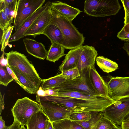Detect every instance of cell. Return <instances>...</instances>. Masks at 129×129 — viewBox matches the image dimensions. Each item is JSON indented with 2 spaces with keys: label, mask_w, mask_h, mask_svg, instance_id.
Wrapping results in <instances>:
<instances>
[{
  "label": "cell",
  "mask_w": 129,
  "mask_h": 129,
  "mask_svg": "<svg viewBox=\"0 0 129 129\" xmlns=\"http://www.w3.org/2000/svg\"><path fill=\"white\" fill-rule=\"evenodd\" d=\"M48 51L46 60L55 63L60 58L64 56L65 48L61 45L53 42Z\"/></svg>",
  "instance_id": "7402d4cb"
},
{
  "label": "cell",
  "mask_w": 129,
  "mask_h": 129,
  "mask_svg": "<svg viewBox=\"0 0 129 129\" xmlns=\"http://www.w3.org/2000/svg\"><path fill=\"white\" fill-rule=\"evenodd\" d=\"M58 96L76 98L108 106L115 102L109 97L93 95L74 91H59Z\"/></svg>",
  "instance_id": "7c38bea8"
},
{
  "label": "cell",
  "mask_w": 129,
  "mask_h": 129,
  "mask_svg": "<svg viewBox=\"0 0 129 129\" xmlns=\"http://www.w3.org/2000/svg\"><path fill=\"white\" fill-rule=\"evenodd\" d=\"M20 124L17 120L14 119L13 123L8 126V129H21Z\"/></svg>",
  "instance_id": "d590c367"
},
{
  "label": "cell",
  "mask_w": 129,
  "mask_h": 129,
  "mask_svg": "<svg viewBox=\"0 0 129 129\" xmlns=\"http://www.w3.org/2000/svg\"><path fill=\"white\" fill-rule=\"evenodd\" d=\"M21 129H26L24 126H21Z\"/></svg>",
  "instance_id": "c3c4849f"
},
{
  "label": "cell",
  "mask_w": 129,
  "mask_h": 129,
  "mask_svg": "<svg viewBox=\"0 0 129 129\" xmlns=\"http://www.w3.org/2000/svg\"><path fill=\"white\" fill-rule=\"evenodd\" d=\"M18 3L17 0H0V11H3L5 14L10 24L13 22L15 17Z\"/></svg>",
  "instance_id": "ffe728a7"
},
{
  "label": "cell",
  "mask_w": 129,
  "mask_h": 129,
  "mask_svg": "<svg viewBox=\"0 0 129 129\" xmlns=\"http://www.w3.org/2000/svg\"><path fill=\"white\" fill-rule=\"evenodd\" d=\"M8 66L11 69L22 88L30 94H36L42 80L33 64L23 54L12 50L4 52Z\"/></svg>",
  "instance_id": "6da1fadb"
},
{
  "label": "cell",
  "mask_w": 129,
  "mask_h": 129,
  "mask_svg": "<svg viewBox=\"0 0 129 129\" xmlns=\"http://www.w3.org/2000/svg\"><path fill=\"white\" fill-rule=\"evenodd\" d=\"M53 129H85L75 121L65 119L52 122Z\"/></svg>",
  "instance_id": "484cf974"
},
{
  "label": "cell",
  "mask_w": 129,
  "mask_h": 129,
  "mask_svg": "<svg viewBox=\"0 0 129 129\" xmlns=\"http://www.w3.org/2000/svg\"></svg>",
  "instance_id": "681fc988"
},
{
  "label": "cell",
  "mask_w": 129,
  "mask_h": 129,
  "mask_svg": "<svg viewBox=\"0 0 129 129\" xmlns=\"http://www.w3.org/2000/svg\"><path fill=\"white\" fill-rule=\"evenodd\" d=\"M48 120L42 109L33 114L28 122L27 129H46Z\"/></svg>",
  "instance_id": "d6986e66"
},
{
  "label": "cell",
  "mask_w": 129,
  "mask_h": 129,
  "mask_svg": "<svg viewBox=\"0 0 129 129\" xmlns=\"http://www.w3.org/2000/svg\"><path fill=\"white\" fill-rule=\"evenodd\" d=\"M42 109L38 103L25 97L17 100L11 111L14 119L19 122L20 126H26L33 114Z\"/></svg>",
  "instance_id": "8992f818"
},
{
  "label": "cell",
  "mask_w": 129,
  "mask_h": 129,
  "mask_svg": "<svg viewBox=\"0 0 129 129\" xmlns=\"http://www.w3.org/2000/svg\"><path fill=\"white\" fill-rule=\"evenodd\" d=\"M129 120V113L125 116L123 120Z\"/></svg>",
  "instance_id": "bcb514c9"
},
{
  "label": "cell",
  "mask_w": 129,
  "mask_h": 129,
  "mask_svg": "<svg viewBox=\"0 0 129 129\" xmlns=\"http://www.w3.org/2000/svg\"><path fill=\"white\" fill-rule=\"evenodd\" d=\"M36 94L37 95L39 96H47L46 91L43 90L41 86L39 87L37 91Z\"/></svg>",
  "instance_id": "8d00e7d4"
},
{
  "label": "cell",
  "mask_w": 129,
  "mask_h": 129,
  "mask_svg": "<svg viewBox=\"0 0 129 129\" xmlns=\"http://www.w3.org/2000/svg\"><path fill=\"white\" fill-rule=\"evenodd\" d=\"M90 67L83 70L80 73V75L76 78L73 80H66L58 86L53 89L59 91H74L93 95H100L96 91L90 80L89 77Z\"/></svg>",
  "instance_id": "5b68a950"
},
{
  "label": "cell",
  "mask_w": 129,
  "mask_h": 129,
  "mask_svg": "<svg viewBox=\"0 0 129 129\" xmlns=\"http://www.w3.org/2000/svg\"><path fill=\"white\" fill-rule=\"evenodd\" d=\"M51 12L53 17L50 24L55 25L60 30L64 38L62 46L65 49H72L82 45L85 37L72 21L52 9Z\"/></svg>",
  "instance_id": "7a4b0ae2"
},
{
  "label": "cell",
  "mask_w": 129,
  "mask_h": 129,
  "mask_svg": "<svg viewBox=\"0 0 129 129\" xmlns=\"http://www.w3.org/2000/svg\"><path fill=\"white\" fill-rule=\"evenodd\" d=\"M121 1L124 10V24L125 25L129 23V0H121Z\"/></svg>",
  "instance_id": "d6a6232c"
},
{
  "label": "cell",
  "mask_w": 129,
  "mask_h": 129,
  "mask_svg": "<svg viewBox=\"0 0 129 129\" xmlns=\"http://www.w3.org/2000/svg\"><path fill=\"white\" fill-rule=\"evenodd\" d=\"M123 28L125 31L129 33V23L124 25Z\"/></svg>",
  "instance_id": "ee69618b"
},
{
  "label": "cell",
  "mask_w": 129,
  "mask_h": 129,
  "mask_svg": "<svg viewBox=\"0 0 129 129\" xmlns=\"http://www.w3.org/2000/svg\"><path fill=\"white\" fill-rule=\"evenodd\" d=\"M4 52H3V54L0 57V64L3 66H6L7 65L8 61L6 58H4Z\"/></svg>",
  "instance_id": "74e56055"
},
{
  "label": "cell",
  "mask_w": 129,
  "mask_h": 129,
  "mask_svg": "<svg viewBox=\"0 0 129 129\" xmlns=\"http://www.w3.org/2000/svg\"><path fill=\"white\" fill-rule=\"evenodd\" d=\"M23 41L26 50L29 54L41 59L46 58L48 51L42 43L28 38L23 39Z\"/></svg>",
  "instance_id": "2e32d148"
},
{
  "label": "cell",
  "mask_w": 129,
  "mask_h": 129,
  "mask_svg": "<svg viewBox=\"0 0 129 129\" xmlns=\"http://www.w3.org/2000/svg\"><path fill=\"white\" fill-rule=\"evenodd\" d=\"M82 49V45L76 49H71L66 55L62 63L59 67L62 72L77 68Z\"/></svg>",
  "instance_id": "ac0fdd59"
},
{
  "label": "cell",
  "mask_w": 129,
  "mask_h": 129,
  "mask_svg": "<svg viewBox=\"0 0 129 129\" xmlns=\"http://www.w3.org/2000/svg\"><path fill=\"white\" fill-rule=\"evenodd\" d=\"M121 125L122 129H129V120H123Z\"/></svg>",
  "instance_id": "f35d334b"
},
{
  "label": "cell",
  "mask_w": 129,
  "mask_h": 129,
  "mask_svg": "<svg viewBox=\"0 0 129 129\" xmlns=\"http://www.w3.org/2000/svg\"><path fill=\"white\" fill-rule=\"evenodd\" d=\"M111 129H122V128H120V127H119L118 126H117L116 127H114V128H112Z\"/></svg>",
  "instance_id": "7dc6e473"
},
{
  "label": "cell",
  "mask_w": 129,
  "mask_h": 129,
  "mask_svg": "<svg viewBox=\"0 0 129 129\" xmlns=\"http://www.w3.org/2000/svg\"><path fill=\"white\" fill-rule=\"evenodd\" d=\"M122 48L126 51L127 55L129 56V43H125L123 44Z\"/></svg>",
  "instance_id": "b9f144b4"
},
{
  "label": "cell",
  "mask_w": 129,
  "mask_h": 129,
  "mask_svg": "<svg viewBox=\"0 0 129 129\" xmlns=\"http://www.w3.org/2000/svg\"><path fill=\"white\" fill-rule=\"evenodd\" d=\"M91 112L88 111L72 110L67 115V118L74 121H88L91 118Z\"/></svg>",
  "instance_id": "4316f807"
},
{
  "label": "cell",
  "mask_w": 129,
  "mask_h": 129,
  "mask_svg": "<svg viewBox=\"0 0 129 129\" xmlns=\"http://www.w3.org/2000/svg\"><path fill=\"white\" fill-rule=\"evenodd\" d=\"M89 77L93 87L98 94L102 96L109 97L107 84L96 71L94 65L90 67Z\"/></svg>",
  "instance_id": "9a60e30c"
},
{
  "label": "cell",
  "mask_w": 129,
  "mask_h": 129,
  "mask_svg": "<svg viewBox=\"0 0 129 129\" xmlns=\"http://www.w3.org/2000/svg\"><path fill=\"white\" fill-rule=\"evenodd\" d=\"M66 80L61 73L47 79L42 80L41 86L43 90H46L58 86Z\"/></svg>",
  "instance_id": "cb8c5ba5"
},
{
  "label": "cell",
  "mask_w": 129,
  "mask_h": 129,
  "mask_svg": "<svg viewBox=\"0 0 129 129\" xmlns=\"http://www.w3.org/2000/svg\"><path fill=\"white\" fill-rule=\"evenodd\" d=\"M14 26L10 25L4 32L2 40L0 44L1 45V50L4 52L5 48L8 44L10 37Z\"/></svg>",
  "instance_id": "f546056e"
},
{
  "label": "cell",
  "mask_w": 129,
  "mask_h": 129,
  "mask_svg": "<svg viewBox=\"0 0 129 129\" xmlns=\"http://www.w3.org/2000/svg\"><path fill=\"white\" fill-rule=\"evenodd\" d=\"M14 78L9 73L6 66L0 65V84L7 86Z\"/></svg>",
  "instance_id": "83f0119b"
},
{
  "label": "cell",
  "mask_w": 129,
  "mask_h": 129,
  "mask_svg": "<svg viewBox=\"0 0 129 129\" xmlns=\"http://www.w3.org/2000/svg\"><path fill=\"white\" fill-rule=\"evenodd\" d=\"M4 98L1 94V92L0 94V114L2 112V111L4 109Z\"/></svg>",
  "instance_id": "ab89813d"
},
{
  "label": "cell",
  "mask_w": 129,
  "mask_h": 129,
  "mask_svg": "<svg viewBox=\"0 0 129 129\" xmlns=\"http://www.w3.org/2000/svg\"><path fill=\"white\" fill-rule=\"evenodd\" d=\"M36 101L40 105L42 110L51 122L67 119L68 109L55 103L36 98Z\"/></svg>",
  "instance_id": "30bf717a"
},
{
  "label": "cell",
  "mask_w": 129,
  "mask_h": 129,
  "mask_svg": "<svg viewBox=\"0 0 129 129\" xmlns=\"http://www.w3.org/2000/svg\"><path fill=\"white\" fill-rule=\"evenodd\" d=\"M45 1V0H18L13 25L15 32L25 21L42 6Z\"/></svg>",
  "instance_id": "52a82bcc"
},
{
  "label": "cell",
  "mask_w": 129,
  "mask_h": 129,
  "mask_svg": "<svg viewBox=\"0 0 129 129\" xmlns=\"http://www.w3.org/2000/svg\"><path fill=\"white\" fill-rule=\"evenodd\" d=\"M46 129H53L52 123L49 120L47 121Z\"/></svg>",
  "instance_id": "7bdbcfd3"
},
{
  "label": "cell",
  "mask_w": 129,
  "mask_h": 129,
  "mask_svg": "<svg viewBox=\"0 0 129 129\" xmlns=\"http://www.w3.org/2000/svg\"><path fill=\"white\" fill-rule=\"evenodd\" d=\"M117 37L122 41L129 42V33L125 31L123 28L118 33Z\"/></svg>",
  "instance_id": "836d02e7"
},
{
  "label": "cell",
  "mask_w": 129,
  "mask_h": 129,
  "mask_svg": "<svg viewBox=\"0 0 129 129\" xmlns=\"http://www.w3.org/2000/svg\"><path fill=\"white\" fill-rule=\"evenodd\" d=\"M4 31L0 28V43L1 42Z\"/></svg>",
  "instance_id": "f6af8a7d"
},
{
  "label": "cell",
  "mask_w": 129,
  "mask_h": 129,
  "mask_svg": "<svg viewBox=\"0 0 129 129\" xmlns=\"http://www.w3.org/2000/svg\"><path fill=\"white\" fill-rule=\"evenodd\" d=\"M51 6L52 9L71 21L81 12L79 9L60 1L53 2Z\"/></svg>",
  "instance_id": "e0dca14e"
},
{
  "label": "cell",
  "mask_w": 129,
  "mask_h": 129,
  "mask_svg": "<svg viewBox=\"0 0 129 129\" xmlns=\"http://www.w3.org/2000/svg\"><path fill=\"white\" fill-rule=\"evenodd\" d=\"M118 126L103 116L99 121L96 129H111Z\"/></svg>",
  "instance_id": "f1b7e54d"
},
{
  "label": "cell",
  "mask_w": 129,
  "mask_h": 129,
  "mask_svg": "<svg viewBox=\"0 0 129 129\" xmlns=\"http://www.w3.org/2000/svg\"><path fill=\"white\" fill-rule=\"evenodd\" d=\"M103 116L117 125L129 113V97L116 101L102 112Z\"/></svg>",
  "instance_id": "9c48e42d"
},
{
  "label": "cell",
  "mask_w": 129,
  "mask_h": 129,
  "mask_svg": "<svg viewBox=\"0 0 129 129\" xmlns=\"http://www.w3.org/2000/svg\"><path fill=\"white\" fill-rule=\"evenodd\" d=\"M61 74L66 80H73L80 75L79 71L77 68L63 71L61 72Z\"/></svg>",
  "instance_id": "4dcf8cb0"
},
{
  "label": "cell",
  "mask_w": 129,
  "mask_h": 129,
  "mask_svg": "<svg viewBox=\"0 0 129 129\" xmlns=\"http://www.w3.org/2000/svg\"><path fill=\"white\" fill-rule=\"evenodd\" d=\"M51 2H46L44 5L38 10L28 18L22 24L18 30L11 36L9 42L19 40L24 37V35L37 18L50 7Z\"/></svg>",
  "instance_id": "4fadbf2b"
},
{
  "label": "cell",
  "mask_w": 129,
  "mask_h": 129,
  "mask_svg": "<svg viewBox=\"0 0 129 129\" xmlns=\"http://www.w3.org/2000/svg\"><path fill=\"white\" fill-rule=\"evenodd\" d=\"M9 127L5 124V121L2 118V116H0V129H8Z\"/></svg>",
  "instance_id": "60d3db41"
},
{
  "label": "cell",
  "mask_w": 129,
  "mask_h": 129,
  "mask_svg": "<svg viewBox=\"0 0 129 129\" xmlns=\"http://www.w3.org/2000/svg\"><path fill=\"white\" fill-rule=\"evenodd\" d=\"M121 8L118 0H86L84 11L89 16L104 17L116 15Z\"/></svg>",
  "instance_id": "277c9868"
},
{
  "label": "cell",
  "mask_w": 129,
  "mask_h": 129,
  "mask_svg": "<svg viewBox=\"0 0 129 129\" xmlns=\"http://www.w3.org/2000/svg\"><path fill=\"white\" fill-rule=\"evenodd\" d=\"M91 116L88 121H75L85 129H96L97 124L103 116L102 112H91Z\"/></svg>",
  "instance_id": "d4e9b609"
},
{
  "label": "cell",
  "mask_w": 129,
  "mask_h": 129,
  "mask_svg": "<svg viewBox=\"0 0 129 129\" xmlns=\"http://www.w3.org/2000/svg\"><path fill=\"white\" fill-rule=\"evenodd\" d=\"M10 25L5 14L3 11H0V28L4 31Z\"/></svg>",
  "instance_id": "1f68e13d"
},
{
  "label": "cell",
  "mask_w": 129,
  "mask_h": 129,
  "mask_svg": "<svg viewBox=\"0 0 129 129\" xmlns=\"http://www.w3.org/2000/svg\"><path fill=\"white\" fill-rule=\"evenodd\" d=\"M47 96H57L58 95L59 90L51 88L46 90Z\"/></svg>",
  "instance_id": "e575fe53"
},
{
  "label": "cell",
  "mask_w": 129,
  "mask_h": 129,
  "mask_svg": "<svg viewBox=\"0 0 129 129\" xmlns=\"http://www.w3.org/2000/svg\"><path fill=\"white\" fill-rule=\"evenodd\" d=\"M82 49L77 68L80 73L83 69L94 65L97 51L92 46L82 45Z\"/></svg>",
  "instance_id": "5bb4252c"
},
{
  "label": "cell",
  "mask_w": 129,
  "mask_h": 129,
  "mask_svg": "<svg viewBox=\"0 0 129 129\" xmlns=\"http://www.w3.org/2000/svg\"><path fill=\"white\" fill-rule=\"evenodd\" d=\"M109 97L115 102L129 97V77H108Z\"/></svg>",
  "instance_id": "ba28073f"
},
{
  "label": "cell",
  "mask_w": 129,
  "mask_h": 129,
  "mask_svg": "<svg viewBox=\"0 0 129 129\" xmlns=\"http://www.w3.org/2000/svg\"><path fill=\"white\" fill-rule=\"evenodd\" d=\"M51 7L40 15L26 31L24 36H31L35 38L42 34L45 28L50 24L53 16Z\"/></svg>",
  "instance_id": "8fae6325"
},
{
  "label": "cell",
  "mask_w": 129,
  "mask_h": 129,
  "mask_svg": "<svg viewBox=\"0 0 129 129\" xmlns=\"http://www.w3.org/2000/svg\"><path fill=\"white\" fill-rule=\"evenodd\" d=\"M42 34L46 36L51 42L62 46L64 38L60 30L55 25L50 24L45 28Z\"/></svg>",
  "instance_id": "44dd1931"
},
{
  "label": "cell",
  "mask_w": 129,
  "mask_h": 129,
  "mask_svg": "<svg viewBox=\"0 0 129 129\" xmlns=\"http://www.w3.org/2000/svg\"><path fill=\"white\" fill-rule=\"evenodd\" d=\"M39 99L55 103L70 110L102 112L107 107L106 105L98 104L76 98L64 96H37Z\"/></svg>",
  "instance_id": "3957f363"
},
{
  "label": "cell",
  "mask_w": 129,
  "mask_h": 129,
  "mask_svg": "<svg viewBox=\"0 0 129 129\" xmlns=\"http://www.w3.org/2000/svg\"><path fill=\"white\" fill-rule=\"evenodd\" d=\"M97 64L103 71L107 73L115 71L118 68V64L107 58L101 56L96 58Z\"/></svg>",
  "instance_id": "603a6c76"
}]
</instances>
